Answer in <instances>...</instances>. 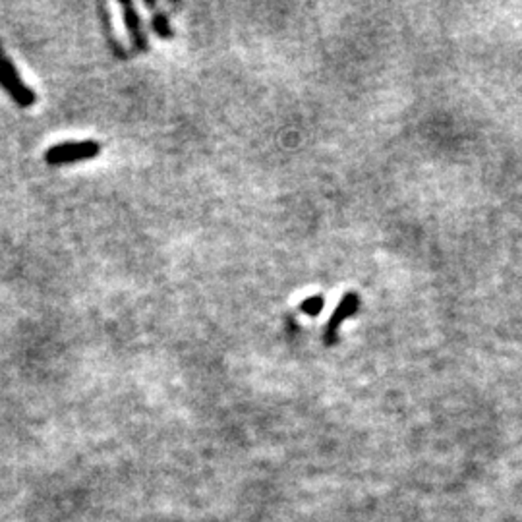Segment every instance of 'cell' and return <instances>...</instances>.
Instances as JSON below:
<instances>
[{"label": "cell", "mask_w": 522, "mask_h": 522, "mask_svg": "<svg viewBox=\"0 0 522 522\" xmlns=\"http://www.w3.org/2000/svg\"><path fill=\"white\" fill-rule=\"evenodd\" d=\"M0 86L6 89V93L10 95L20 107L24 108L31 107V105H35V101H37L34 89L21 81L18 70H16V66H14L12 61L8 58L2 47H0Z\"/></svg>", "instance_id": "obj_1"}, {"label": "cell", "mask_w": 522, "mask_h": 522, "mask_svg": "<svg viewBox=\"0 0 522 522\" xmlns=\"http://www.w3.org/2000/svg\"><path fill=\"white\" fill-rule=\"evenodd\" d=\"M101 151V145L93 140L86 141H76V143H58L53 145L45 153V161L53 167L58 165H68V163H80L87 161V159H95Z\"/></svg>", "instance_id": "obj_2"}, {"label": "cell", "mask_w": 522, "mask_h": 522, "mask_svg": "<svg viewBox=\"0 0 522 522\" xmlns=\"http://www.w3.org/2000/svg\"><path fill=\"white\" fill-rule=\"evenodd\" d=\"M356 309H358V296H356L354 292H348V295L342 298L341 304H339V308L333 312V315H331V319H329L327 323V327L323 331V341H325V344H335L339 325H341L347 317L356 314Z\"/></svg>", "instance_id": "obj_3"}, {"label": "cell", "mask_w": 522, "mask_h": 522, "mask_svg": "<svg viewBox=\"0 0 522 522\" xmlns=\"http://www.w3.org/2000/svg\"><path fill=\"white\" fill-rule=\"evenodd\" d=\"M122 12H124V24L128 27V34H130V39H132V45H134L135 51H148V37H145V31H143V26H141L140 14L135 10V6L132 2H122Z\"/></svg>", "instance_id": "obj_4"}, {"label": "cell", "mask_w": 522, "mask_h": 522, "mask_svg": "<svg viewBox=\"0 0 522 522\" xmlns=\"http://www.w3.org/2000/svg\"><path fill=\"white\" fill-rule=\"evenodd\" d=\"M151 26H153L155 34L159 35V37H163V39H173V27L168 24L165 14H155L153 20H151Z\"/></svg>", "instance_id": "obj_5"}, {"label": "cell", "mask_w": 522, "mask_h": 522, "mask_svg": "<svg viewBox=\"0 0 522 522\" xmlns=\"http://www.w3.org/2000/svg\"><path fill=\"white\" fill-rule=\"evenodd\" d=\"M323 304H325V302H323L322 296H312V298H306V300L302 302L300 309L304 314L317 315L323 309Z\"/></svg>", "instance_id": "obj_6"}]
</instances>
